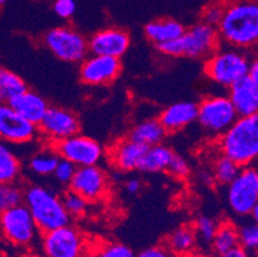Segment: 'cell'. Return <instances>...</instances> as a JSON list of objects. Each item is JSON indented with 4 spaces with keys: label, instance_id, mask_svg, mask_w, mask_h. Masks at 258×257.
<instances>
[{
    "label": "cell",
    "instance_id": "8d00e7d4",
    "mask_svg": "<svg viewBox=\"0 0 258 257\" xmlns=\"http://www.w3.org/2000/svg\"><path fill=\"white\" fill-rule=\"evenodd\" d=\"M225 4L222 3H213L208 6L207 8L203 11L202 14V21L211 26H217L219 25L220 20H221L222 14H224Z\"/></svg>",
    "mask_w": 258,
    "mask_h": 257
},
{
    "label": "cell",
    "instance_id": "3957f363",
    "mask_svg": "<svg viewBox=\"0 0 258 257\" xmlns=\"http://www.w3.org/2000/svg\"><path fill=\"white\" fill-rule=\"evenodd\" d=\"M23 203L29 209L40 234L71 224L60 197L49 188L37 184L25 187Z\"/></svg>",
    "mask_w": 258,
    "mask_h": 257
},
{
    "label": "cell",
    "instance_id": "74e56055",
    "mask_svg": "<svg viewBox=\"0 0 258 257\" xmlns=\"http://www.w3.org/2000/svg\"><path fill=\"white\" fill-rule=\"evenodd\" d=\"M76 11V3L75 0H55L54 2V12L59 16L60 18L72 17V14Z\"/></svg>",
    "mask_w": 258,
    "mask_h": 257
},
{
    "label": "cell",
    "instance_id": "5bb4252c",
    "mask_svg": "<svg viewBox=\"0 0 258 257\" xmlns=\"http://www.w3.org/2000/svg\"><path fill=\"white\" fill-rule=\"evenodd\" d=\"M119 58L108 56L85 57L80 65V79L90 86H107L112 84L121 74Z\"/></svg>",
    "mask_w": 258,
    "mask_h": 257
},
{
    "label": "cell",
    "instance_id": "ffe728a7",
    "mask_svg": "<svg viewBox=\"0 0 258 257\" xmlns=\"http://www.w3.org/2000/svg\"><path fill=\"white\" fill-rule=\"evenodd\" d=\"M7 103L16 112L20 113L23 119L32 122L36 126L41 121V119L45 115L46 110L49 108L48 102H46L43 96L40 95V94L35 93V91L29 90V89L23 91V93L18 94V95L13 96L12 99H9Z\"/></svg>",
    "mask_w": 258,
    "mask_h": 257
},
{
    "label": "cell",
    "instance_id": "7c38bea8",
    "mask_svg": "<svg viewBox=\"0 0 258 257\" xmlns=\"http://www.w3.org/2000/svg\"><path fill=\"white\" fill-rule=\"evenodd\" d=\"M39 135L44 136L49 144L80 133V120L76 113L67 108L49 106L45 115L37 125Z\"/></svg>",
    "mask_w": 258,
    "mask_h": 257
},
{
    "label": "cell",
    "instance_id": "f6af8a7d",
    "mask_svg": "<svg viewBox=\"0 0 258 257\" xmlns=\"http://www.w3.org/2000/svg\"><path fill=\"white\" fill-rule=\"evenodd\" d=\"M27 257H45L43 254V256H40V254H30V256H27Z\"/></svg>",
    "mask_w": 258,
    "mask_h": 257
},
{
    "label": "cell",
    "instance_id": "e575fe53",
    "mask_svg": "<svg viewBox=\"0 0 258 257\" xmlns=\"http://www.w3.org/2000/svg\"><path fill=\"white\" fill-rule=\"evenodd\" d=\"M94 257H135L133 249L123 243H105Z\"/></svg>",
    "mask_w": 258,
    "mask_h": 257
},
{
    "label": "cell",
    "instance_id": "ba28073f",
    "mask_svg": "<svg viewBox=\"0 0 258 257\" xmlns=\"http://www.w3.org/2000/svg\"><path fill=\"white\" fill-rule=\"evenodd\" d=\"M43 44L58 60L70 63L81 62L89 53L86 37L69 26L49 30L43 36Z\"/></svg>",
    "mask_w": 258,
    "mask_h": 257
},
{
    "label": "cell",
    "instance_id": "d6986e66",
    "mask_svg": "<svg viewBox=\"0 0 258 257\" xmlns=\"http://www.w3.org/2000/svg\"><path fill=\"white\" fill-rule=\"evenodd\" d=\"M197 103L177 102L162 111L158 120L167 134L177 133L197 121Z\"/></svg>",
    "mask_w": 258,
    "mask_h": 257
},
{
    "label": "cell",
    "instance_id": "681fc988",
    "mask_svg": "<svg viewBox=\"0 0 258 257\" xmlns=\"http://www.w3.org/2000/svg\"><path fill=\"white\" fill-rule=\"evenodd\" d=\"M0 257H6V254L2 253V252H0Z\"/></svg>",
    "mask_w": 258,
    "mask_h": 257
},
{
    "label": "cell",
    "instance_id": "5b68a950",
    "mask_svg": "<svg viewBox=\"0 0 258 257\" xmlns=\"http://www.w3.org/2000/svg\"><path fill=\"white\" fill-rule=\"evenodd\" d=\"M252 60L248 50L220 45L217 50L206 58L205 74L211 81L227 89L248 74Z\"/></svg>",
    "mask_w": 258,
    "mask_h": 257
},
{
    "label": "cell",
    "instance_id": "44dd1931",
    "mask_svg": "<svg viewBox=\"0 0 258 257\" xmlns=\"http://www.w3.org/2000/svg\"><path fill=\"white\" fill-rule=\"evenodd\" d=\"M185 31V27L172 18H159L148 23L144 28L145 36L154 45H159L171 40L179 39Z\"/></svg>",
    "mask_w": 258,
    "mask_h": 257
},
{
    "label": "cell",
    "instance_id": "8fae6325",
    "mask_svg": "<svg viewBox=\"0 0 258 257\" xmlns=\"http://www.w3.org/2000/svg\"><path fill=\"white\" fill-rule=\"evenodd\" d=\"M85 248L83 233L71 224L41 234V249L45 257H80Z\"/></svg>",
    "mask_w": 258,
    "mask_h": 257
},
{
    "label": "cell",
    "instance_id": "52a82bcc",
    "mask_svg": "<svg viewBox=\"0 0 258 257\" xmlns=\"http://www.w3.org/2000/svg\"><path fill=\"white\" fill-rule=\"evenodd\" d=\"M227 204L234 215L248 218L258 204V171L254 166L241 167L236 178L227 185Z\"/></svg>",
    "mask_w": 258,
    "mask_h": 257
},
{
    "label": "cell",
    "instance_id": "4fadbf2b",
    "mask_svg": "<svg viewBox=\"0 0 258 257\" xmlns=\"http://www.w3.org/2000/svg\"><path fill=\"white\" fill-rule=\"evenodd\" d=\"M37 136L36 125L23 119L8 103H0V140L8 144H27Z\"/></svg>",
    "mask_w": 258,
    "mask_h": 257
},
{
    "label": "cell",
    "instance_id": "c3c4849f",
    "mask_svg": "<svg viewBox=\"0 0 258 257\" xmlns=\"http://www.w3.org/2000/svg\"><path fill=\"white\" fill-rule=\"evenodd\" d=\"M80 257H94V256H91V254H85V253H84V254H81V256H80Z\"/></svg>",
    "mask_w": 258,
    "mask_h": 257
},
{
    "label": "cell",
    "instance_id": "bcb514c9",
    "mask_svg": "<svg viewBox=\"0 0 258 257\" xmlns=\"http://www.w3.org/2000/svg\"><path fill=\"white\" fill-rule=\"evenodd\" d=\"M7 3V0H0V7L2 6H4V4Z\"/></svg>",
    "mask_w": 258,
    "mask_h": 257
},
{
    "label": "cell",
    "instance_id": "7a4b0ae2",
    "mask_svg": "<svg viewBox=\"0 0 258 257\" xmlns=\"http://www.w3.org/2000/svg\"><path fill=\"white\" fill-rule=\"evenodd\" d=\"M221 155L238 166H250L258 157V116L238 117L225 133L220 135Z\"/></svg>",
    "mask_w": 258,
    "mask_h": 257
},
{
    "label": "cell",
    "instance_id": "277c9868",
    "mask_svg": "<svg viewBox=\"0 0 258 257\" xmlns=\"http://www.w3.org/2000/svg\"><path fill=\"white\" fill-rule=\"evenodd\" d=\"M219 34L215 26L198 22L185 30L179 39L171 40L156 45V48L167 57H186L193 60H206L220 48Z\"/></svg>",
    "mask_w": 258,
    "mask_h": 257
},
{
    "label": "cell",
    "instance_id": "7dc6e473",
    "mask_svg": "<svg viewBox=\"0 0 258 257\" xmlns=\"http://www.w3.org/2000/svg\"><path fill=\"white\" fill-rule=\"evenodd\" d=\"M3 102H6V100H4V98H3V95H2V93H0V103H3Z\"/></svg>",
    "mask_w": 258,
    "mask_h": 257
},
{
    "label": "cell",
    "instance_id": "7bdbcfd3",
    "mask_svg": "<svg viewBox=\"0 0 258 257\" xmlns=\"http://www.w3.org/2000/svg\"><path fill=\"white\" fill-rule=\"evenodd\" d=\"M177 257H210L208 254H206L205 252H201V251H196V249H193V251L187 252V253H184L181 254V256H177Z\"/></svg>",
    "mask_w": 258,
    "mask_h": 257
},
{
    "label": "cell",
    "instance_id": "4316f807",
    "mask_svg": "<svg viewBox=\"0 0 258 257\" xmlns=\"http://www.w3.org/2000/svg\"><path fill=\"white\" fill-rule=\"evenodd\" d=\"M59 161V156L54 152L53 148L49 145L48 149H41L40 152L35 153L29 161V167L31 173L39 176L51 175Z\"/></svg>",
    "mask_w": 258,
    "mask_h": 257
},
{
    "label": "cell",
    "instance_id": "603a6c76",
    "mask_svg": "<svg viewBox=\"0 0 258 257\" xmlns=\"http://www.w3.org/2000/svg\"><path fill=\"white\" fill-rule=\"evenodd\" d=\"M173 150L168 145L156 144L148 147L139 165V171L148 174L163 173L167 170L168 164L173 156Z\"/></svg>",
    "mask_w": 258,
    "mask_h": 257
},
{
    "label": "cell",
    "instance_id": "d590c367",
    "mask_svg": "<svg viewBox=\"0 0 258 257\" xmlns=\"http://www.w3.org/2000/svg\"><path fill=\"white\" fill-rule=\"evenodd\" d=\"M166 171L176 179H186L190 174V166L182 156L173 153Z\"/></svg>",
    "mask_w": 258,
    "mask_h": 257
},
{
    "label": "cell",
    "instance_id": "b9f144b4",
    "mask_svg": "<svg viewBox=\"0 0 258 257\" xmlns=\"http://www.w3.org/2000/svg\"><path fill=\"white\" fill-rule=\"evenodd\" d=\"M248 76L252 77L253 80H257L258 81V62L255 58H253L252 62H250L249 68H248Z\"/></svg>",
    "mask_w": 258,
    "mask_h": 257
},
{
    "label": "cell",
    "instance_id": "ab89813d",
    "mask_svg": "<svg viewBox=\"0 0 258 257\" xmlns=\"http://www.w3.org/2000/svg\"><path fill=\"white\" fill-rule=\"evenodd\" d=\"M126 192L130 194H138L142 190V181L139 179H128L125 184Z\"/></svg>",
    "mask_w": 258,
    "mask_h": 257
},
{
    "label": "cell",
    "instance_id": "7402d4cb",
    "mask_svg": "<svg viewBox=\"0 0 258 257\" xmlns=\"http://www.w3.org/2000/svg\"><path fill=\"white\" fill-rule=\"evenodd\" d=\"M167 136V131L162 126L158 119H148L139 122L133 127L128 133V138L131 140L140 143L147 147L161 144Z\"/></svg>",
    "mask_w": 258,
    "mask_h": 257
},
{
    "label": "cell",
    "instance_id": "d4e9b609",
    "mask_svg": "<svg viewBox=\"0 0 258 257\" xmlns=\"http://www.w3.org/2000/svg\"><path fill=\"white\" fill-rule=\"evenodd\" d=\"M238 246V226L231 221H222V223L217 224V229H216L213 239L211 242L213 252L217 256H221Z\"/></svg>",
    "mask_w": 258,
    "mask_h": 257
},
{
    "label": "cell",
    "instance_id": "cb8c5ba5",
    "mask_svg": "<svg viewBox=\"0 0 258 257\" xmlns=\"http://www.w3.org/2000/svg\"><path fill=\"white\" fill-rule=\"evenodd\" d=\"M197 244H198V240H197L196 232H194L193 225H189V224L176 228L165 240V246L175 257L193 251L196 249Z\"/></svg>",
    "mask_w": 258,
    "mask_h": 257
},
{
    "label": "cell",
    "instance_id": "836d02e7",
    "mask_svg": "<svg viewBox=\"0 0 258 257\" xmlns=\"http://www.w3.org/2000/svg\"><path fill=\"white\" fill-rule=\"evenodd\" d=\"M76 169L77 167L75 166L74 164H71L70 161L59 159V161H58L57 166H55V169H54L51 175L55 178V180H57L58 184L64 185V187H69L70 181L72 180V176H74Z\"/></svg>",
    "mask_w": 258,
    "mask_h": 257
},
{
    "label": "cell",
    "instance_id": "8992f818",
    "mask_svg": "<svg viewBox=\"0 0 258 257\" xmlns=\"http://www.w3.org/2000/svg\"><path fill=\"white\" fill-rule=\"evenodd\" d=\"M197 121L212 136H220L238 119V113L227 95H207L197 105Z\"/></svg>",
    "mask_w": 258,
    "mask_h": 257
},
{
    "label": "cell",
    "instance_id": "6da1fadb",
    "mask_svg": "<svg viewBox=\"0 0 258 257\" xmlns=\"http://www.w3.org/2000/svg\"><path fill=\"white\" fill-rule=\"evenodd\" d=\"M221 45L248 50L258 41V4L255 0H233L225 4L216 26Z\"/></svg>",
    "mask_w": 258,
    "mask_h": 257
},
{
    "label": "cell",
    "instance_id": "2e32d148",
    "mask_svg": "<svg viewBox=\"0 0 258 257\" xmlns=\"http://www.w3.org/2000/svg\"><path fill=\"white\" fill-rule=\"evenodd\" d=\"M131 37L126 30L108 27L95 32L88 40L89 52L95 56H108L121 58L128 50Z\"/></svg>",
    "mask_w": 258,
    "mask_h": 257
},
{
    "label": "cell",
    "instance_id": "f35d334b",
    "mask_svg": "<svg viewBox=\"0 0 258 257\" xmlns=\"http://www.w3.org/2000/svg\"><path fill=\"white\" fill-rule=\"evenodd\" d=\"M135 257H175V256L168 251L167 247H166L165 244H159V246H152L143 249L142 252L135 254Z\"/></svg>",
    "mask_w": 258,
    "mask_h": 257
},
{
    "label": "cell",
    "instance_id": "83f0119b",
    "mask_svg": "<svg viewBox=\"0 0 258 257\" xmlns=\"http://www.w3.org/2000/svg\"><path fill=\"white\" fill-rule=\"evenodd\" d=\"M240 169V166H238L235 162L231 161L230 159H227L226 156H217L215 162H213L212 170V176L213 179H215V183L227 187V185L236 178V175L239 174Z\"/></svg>",
    "mask_w": 258,
    "mask_h": 257
},
{
    "label": "cell",
    "instance_id": "9a60e30c",
    "mask_svg": "<svg viewBox=\"0 0 258 257\" xmlns=\"http://www.w3.org/2000/svg\"><path fill=\"white\" fill-rule=\"evenodd\" d=\"M109 179L104 170L98 165L77 167L69 188L85 198L88 202H97L105 197Z\"/></svg>",
    "mask_w": 258,
    "mask_h": 257
},
{
    "label": "cell",
    "instance_id": "60d3db41",
    "mask_svg": "<svg viewBox=\"0 0 258 257\" xmlns=\"http://www.w3.org/2000/svg\"><path fill=\"white\" fill-rule=\"evenodd\" d=\"M219 257H250V253L245 251L244 248H241L240 246H238L235 247V248L230 249L229 252H226V253L221 254V256Z\"/></svg>",
    "mask_w": 258,
    "mask_h": 257
},
{
    "label": "cell",
    "instance_id": "ee69618b",
    "mask_svg": "<svg viewBox=\"0 0 258 257\" xmlns=\"http://www.w3.org/2000/svg\"><path fill=\"white\" fill-rule=\"evenodd\" d=\"M248 218H250L253 221H255V223H257V220H258V204H257V206L253 207V210L250 211V214H249V216H248Z\"/></svg>",
    "mask_w": 258,
    "mask_h": 257
},
{
    "label": "cell",
    "instance_id": "4dcf8cb0",
    "mask_svg": "<svg viewBox=\"0 0 258 257\" xmlns=\"http://www.w3.org/2000/svg\"><path fill=\"white\" fill-rule=\"evenodd\" d=\"M60 199H62L63 206H64L66 211H67L71 219L83 218L86 211H88L89 202L86 201L85 198H83L80 194L75 193L74 190L70 189V188L63 192Z\"/></svg>",
    "mask_w": 258,
    "mask_h": 257
},
{
    "label": "cell",
    "instance_id": "d6a6232c",
    "mask_svg": "<svg viewBox=\"0 0 258 257\" xmlns=\"http://www.w3.org/2000/svg\"><path fill=\"white\" fill-rule=\"evenodd\" d=\"M239 246L247 252L255 253L258 248V226L255 221L244 223L238 226Z\"/></svg>",
    "mask_w": 258,
    "mask_h": 257
},
{
    "label": "cell",
    "instance_id": "ac0fdd59",
    "mask_svg": "<svg viewBox=\"0 0 258 257\" xmlns=\"http://www.w3.org/2000/svg\"><path fill=\"white\" fill-rule=\"evenodd\" d=\"M147 145L131 140L130 138H123L116 141L109 149V164L122 173H130L139 169L140 161L147 150Z\"/></svg>",
    "mask_w": 258,
    "mask_h": 257
},
{
    "label": "cell",
    "instance_id": "484cf974",
    "mask_svg": "<svg viewBox=\"0 0 258 257\" xmlns=\"http://www.w3.org/2000/svg\"><path fill=\"white\" fill-rule=\"evenodd\" d=\"M22 173V165L8 143L0 140V184L18 181Z\"/></svg>",
    "mask_w": 258,
    "mask_h": 257
},
{
    "label": "cell",
    "instance_id": "9c48e42d",
    "mask_svg": "<svg viewBox=\"0 0 258 257\" xmlns=\"http://www.w3.org/2000/svg\"><path fill=\"white\" fill-rule=\"evenodd\" d=\"M49 145L59 156V159L67 160L76 167L98 165L104 156V149L100 143L80 133Z\"/></svg>",
    "mask_w": 258,
    "mask_h": 257
},
{
    "label": "cell",
    "instance_id": "f546056e",
    "mask_svg": "<svg viewBox=\"0 0 258 257\" xmlns=\"http://www.w3.org/2000/svg\"><path fill=\"white\" fill-rule=\"evenodd\" d=\"M25 187L18 181L0 184V214L12 207L23 203Z\"/></svg>",
    "mask_w": 258,
    "mask_h": 257
},
{
    "label": "cell",
    "instance_id": "1f68e13d",
    "mask_svg": "<svg viewBox=\"0 0 258 257\" xmlns=\"http://www.w3.org/2000/svg\"><path fill=\"white\" fill-rule=\"evenodd\" d=\"M193 228L197 235V240L199 243L205 244V246H211L213 235H215L216 229H217V223L215 221V219L207 215H199L196 219Z\"/></svg>",
    "mask_w": 258,
    "mask_h": 257
},
{
    "label": "cell",
    "instance_id": "30bf717a",
    "mask_svg": "<svg viewBox=\"0 0 258 257\" xmlns=\"http://www.w3.org/2000/svg\"><path fill=\"white\" fill-rule=\"evenodd\" d=\"M0 232L8 242L17 247L32 244L39 230L25 203L0 214Z\"/></svg>",
    "mask_w": 258,
    "mask_h": 257
},
{
    "label": "cell",
    "instance_id": "f1b7e54d",
    "mask_svg": "<svg viewBox=\"0 0 258 257\" xmlns=\"http://www.w3.org/2000/svg\"><path fill=\"white\" fill-rule=\"evenodd\" d=\"M26 90L27 85L17 74L6 68H0V93L6 102Z\"/></svg>",
    "mask_w": 258,
    "mask_h": 257
},
{
    "label": "cell",
    "instance_id": "e0dca14e",
    "mask_svg": "<svg viewBox=\"0 0 258 257\" xmlns=\"http://www.w3.org/2000/svg\"><path fill=\"white\" fill-rule=\"evenodd\" d=\"M230 102L233 103L239 117L252 116L258 112V81L248 75L227 88Z\"/></svg>",
    "mask_w": 258,
    "mask_h": 257
}]
</instances>
